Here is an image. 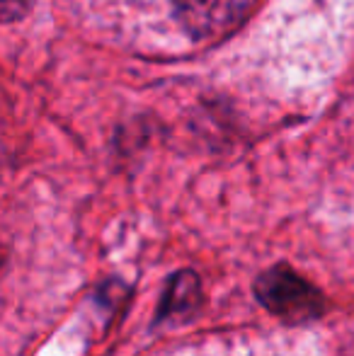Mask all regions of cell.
<instances>
[{
    "mask_svg": "<svg viewBox=\"0 0 354 356\" xmlns=\"http://www.w3.org/2000/svg\"><path fill=\"white\" fill-rule=\"evenodd\" d=\"M179 22L197 37H218L241 22L252 0H172Z\"/></svg>",
    "mask_w": 354,
    "mask_h": 356,
    "instance_id": "obj_2",
    "label": "cell"
},
{
    "mask_svg": "<svg viewBox=\"0 0 354 356\" xmlns=\"http://www.w3.org/2000/svg\"><path fill=\"white\" fill-rule=\"evenodd\" d=\"M257 296L269 310L284 318H308L321 310V298L316 291L287 269L267 272L257 284Z\"/></svg>",
    "mask_w": 354,
    "mask_h": 356,
    "instance_id": "obj_1",
    "label": "cell"
},
{
    "mask_svg": "<svg viewBox=\"0 0 354 356\" xmlns=\"http://www.w3.org/2000/svg\"><path fill=\"white\" fill-rule=\"evenodd\" d=\"M29 0H3V17L8 19H15L19 17V15L24 13V8H27Z\"/></svg>",
    "mask_w": 354,
    "mask_h": 356,
    "instance_id": "obj_3",
    "label": "cell"
}]
</instances>
